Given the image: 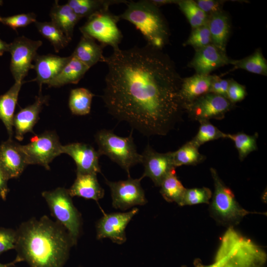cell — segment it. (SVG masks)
Segmentation results:
<instances>
[{
    "mask_svg": "<svg viewBox=\"0 0 267 267\" xmlns=\"http://www.w3.org/2000/svg\"><path fill=\"white\" fill-rule=\"evenodd\" d=\"M103 62L108 70L102 99L112 116L147 136L174 128L185 112L182 78L167 54L147 44L114 49Z\"/></svg>",
    "mask_w": 267,
    "mask_h": 267,
    "instance_id": "obj_1",
    "label": "cell"
},
{
    "mask_svg": "<svg viewBox=\"0 0 267 267\" xmlns=\"http://www.w3.org/2000/svg\"><path fill=\"white\" fill-rule=\"evenodd\" d=\"M16 231V257L30 267H63L72 241L65 228L46 216L22 223Z\"/></svg>",
    "mask_w": 267,
    "mask_h": 267,
    "instance_id": "obj_2",
    "label": "cell"
},
{
    "mask_svg": "<svg viewBox=\"0 0 267 267\" xmlns=\"http://www.w3.org/2000/svg\"><path fill=\"white\" fill-rule=\"evenodd\" d=\"M265 250L233 227H229L221 238L216 253L215 267H265Z\"/></svg>",
    "mask_w": 267,
    "mask_h": 267,
    "instance_id": "obj_3",
    "label": "cell"
},
{
    "mask_svg": "<svg viewBox=\"0 0 267 267\" xmlns=\"http://www.w3.org/2000/svg\"><path fill=\"white\" fill-rule=\"evenodd\" d=\"M120 19L132 23L143 35L147 44L162 49L168 43V26L159 7L151 0L129 1Z\"/></svg>",
    "mask_w": 267,
    "mask_h": 267,
    "instance_id": "obj_4",
    "label": "cell"
},
{
    "mask_svg": "<svg viewBox=\"0 0 267 267\" xmlns=\"http://www.w3.org/2000/svg\"><path fill=\"white\" fill-rule=\"evenodd\" d=\"M210 172L214 192L209 204V211L217 222L228 227H233L247 215L257 213L247 211L238 204L233 192L221 179L215 168H211Z\"/></svg>",
    "mask_w": 267,
    "mask_h": 267,
    "instance_id": "obj_5",
    "label": "cell"
},
{
    "mask_svg": "<svg viewBox=\"0 0 267 267\" xmlns=\"http://www.w3.org/2000/svg\"><path fill=\"white\" fill-rule=\"evenodd\" d=\"M99 155L108 157L119 165L130 177V170L134 166L142 163V154H139L134 142L132 132L126 137L115 134L112 131L101 130L95 135Z\"/></svg>",
    "mask_w": 267,
    "mask_h": 267,
    "instance_id": "obj_6",
    "label": "cell"
},
{
    "mask_svg": "<svg viewBox=\"0 0 267 267\" xmlns=\"http://www.w3.org/2000/svg\"><path fill=\"white\" fill-rule=\"evenodd\" d=\"M56 222L68 232L73 245L77 244L81 227V215L74 205L68 190L58 187L42 193Z\"/></svg>",
    "mask_w": 267,
    "mask_h": 267,
    "instance_id": "obj_7",
    "label": "cell"
},
{
    "mask_svg": "<svg viewBox=\"0 0 267 267\" xmlns=\"http://www.w3.org/2000/svg\"><path fill=\"white\" fill-rule=\"evenodd\" d=\"M120 20L119 15L111 13L109 9L97 12L89 18L80 28L82 34L98 41L103 47L111 46L113 49L119 47L123 36L117 26Z\"/></svg>",
    "mask_w": 267,
    "mask_h": 267,
    "instance_id": "obj_8",
    "label": "cell"
},
{
    "mask_svg": "<svg viewBox=\"0 0 267 267\" xmlns=\"http://www.w3.org/2000/svg\"><path fill=\"white\" fill-rule=\"evenodd\" d=\"M62 146L57 134L46 131L35 135L26 145H22L28 165H40L49 170V164L62 154Z\"/></svg>",
    "mask_w": 267,
    "mask_h": 267,
    "instance_id": "obj_9",
    "label": "cell"
},
{
    "mask_svg": "<svg viewBox=\"0 0 267 267\" xmlns=\"http://www.w3.org/2000/svg\"><path fill=\"white\" fill-rule=\"evenodd\" d=\"M42 44L41 40H32L23 36L15 38L9 44L10 70L15 82H23L29 71L34 69L32 62Z\"/></svg>",
    "mask_w": 267,
    "mask_h": 267,
    "instance_id": "obj_10",
    "label": "cell"
},
{
    "mask_svg": "<svg viewBox=\"0 0 267 267\" xmlns=\"http://www.w3.org/2000/svg\"><path fill=\"white\" fill-rule=\"evenodd\" d=\"M233 106L234 104L227 98L208 92L185 104L184 109L190 119L199 122L209 121L210 119H222Z\"/></svg>",
    "mask_w": 267,
    "mask_h": 267,
    "instance_id": "obj_11",
    "label": "cell"
},
{
    "mask_svg": "<svg viewBox=\"0 0 267 267\" xmlns=\"http://www.w3.org/2000/svg\"><path fill=\"white\" fill-rule=\"evenodd\" d=\"M142 179L141 177L135 179L129 177L127 180L118 181L105 179V183L110 189L113 206L124 210L145 204L147 200L140 184Z\"/></svg>",
    "mask_w": 267,
    "mask_h": 267,
    "instance_id": "obj_12",
    "label": "cell"
},
{
    "mask_svg": "<svg viewBox=\"0 0 267 267\" xmlns=\"http://www.w3.org/2000/svg\"><path fill=\"white\" fill-rule=\"evenodd\" d=\"M138 211L134 208L125 213L104 214L96 224L97 239L108 238L119 244L124 243L126 241V227Z\"/></svg>",
    "mask_w": 267,
    "mask_h": 267,
    "instance_id": "obj_13",
    "label": "cell"
},
{
    "mask_svg": "<svg viewBox=\"0 0 267 267\" xmlns=\"http://www.w3.org/2000/svg\"><path fill=\"white\" fill-rule=\"evenodd\" d=\"M142 156L144 171L141 177L149 178L156 186H160L166 176L176 168L173 165L171 152L159 153L148 145Z\"/></svg>",
    "mask_w": 267,
    "mask_h": 267,
    "instance_id": "obj_14",
    "label": "cell"
},
{
    "mask_svg": "<svg viewBox=\"0 0 267 267\" xmlns=\"http://www.w3.org/2000/svg\"><path fill=\"white\" fill-rule=\"evenodd\" d=\"M233 60L226 55V52L211 43L195 49V53L188 66L193 68L196 74L209 75L220 67L232 64Z\"/></svg>",
    "mask_w": 267,
    "mask_h": 267,
    "instance_id": "obj_15",
    "label": "cell"
},
{
    "mask_svg": "<svg viewBox=\"0 0 267 267\" xmlns=\"http://www.w3.org/2000/svg\"><path fill=\"white\" fill-rule=\"evenodd\" d=\"M62 153L71 156L77 166V173H101L99 164L100 156L90 145L80 142L71 143L62 146Z\"/></svg>",
    "mask_w": 267,
    "mask_h": 267,
    "instance_id": "obj_16",
    "label": "cell"
},
{
    "mask_svg": "<svg viewBox=\"0 0 267 267\" xmlns=\"http://www.w3.org/2000/svg\"><path fill=\"white\" fill-rule=\"evenodd\" d=\"M21 145L9 138L0 145V164L8 179L19 177L28 165Z\"/></svg>",
    "mask_w": 267,
    "mask_h": 267,
    "instance_id": "obj_17",
    "label": "cell"
},
{
    "mask_svg": "<svg viewBox=\"0 0 267 267\" xmlns=\"http://www.w3.org/2000/svg\"><path fill=\"white\" fill-rule=\"evenodd\" d=\"M48 100V96L39 93L34 103L21 108L14 115L13 127L15 128V138L17 140H22L27 133H34L33 127L39 120V114L44 105L46 104Z\"/></svg>",
    "mask_w": 267,
    "mask_h": 267,
    "instance_id": "obj_18",
    "label": "cell"
},
{
    "mask_svg": "<svg viewBox=\"0 0 267 267\" xmlns=\"http://www.w3.org/2000/svg\"><path fill=\"white\" fill-rule=\"evenodd\" d=\"M71 58V55L61 57L54 54H38L34 60V69L37 77L34 80L40 89L43 84H48L60 72Z\"/></svg>",
    "mask_w": 267,
    "mask_h": 267,
    "instance_id": "obj_19",
    "label": "cell"
},
{
    "mask_svg": "<svg viewBox=\"0 0 267 267\" xmlns=\"http://www.w3.org/2000/svg\"><path fill=\"white\" fill-rule=\"evenodd\" d=\"M95 173H77V177L68 189L71 197L78 196L98 201L103 198L104 190L100 186Z\"/></svg>",
    "mask_w": 267,
    "mask_h": 267,
    "instance_id": "obj_20",
    "label": "cell"
},
{
    "mask_svg": "<svg viewBox=\"0 0 267 267\" xmlns=\"http://www.w3.org/2000/svg\"><path fill=\"white\" fill-rule=\"evenodd\" d=\"M213 75L196 74L191 77L182 78L180 95L183 103H189L201 96L208 93Z\"/></svg>",
    "mask_w": 267,
    "mask_h": 267,
    "instance_id": "obj_21",
    "label": "cell"
},
{
    "mask_svg": "<svg viewBox=\"0 0 267 267\" xmlns=\"http://www.w3.org/2000/svg\"><path fill=\"white\" fill-rule=\"evenodd\" d=\"M211 43L226 52V46L230 34V25L229 17L222 10L208 16L207 21Z\"/></svg>",
    "mask_w": 267,
    "mask_h": 267,
    "instance_id": "obj_22",
    "label": "cell"
},
{
    "mask_svg": "<svg viewBox=\"0 0 267 267\" xmlns=\"http://www.w3.org/2000/svg\"><path fill=\"white\" fill-rule=\"evenodd\" d=\"M49 16L51 21L62 31L70 42L73 38L74 28L81 18L67 3L61 5L58 0L54 1Z\"/></svg>",
    "mask_w": 267,
    "mask_h": 267,
    "instance_id": "obj_23",
    "label": "cell"
},
{
    "mask_svg": "<svg viewBox=\"0 0 267 267\" xmlns=\"http://www.w3.org/2000/svg\"><path fill=\"white\" fill-rule=\"evenodd\" d=\"M103 48L93 38L82 34L72 55L90 68L98 62H103Z\"/></svg>",
    "mask_w": 267,
    "mask_h": 267,
    "instance_id": "obj_24",
    "label": "cell"
},
{
    "mask_svg": "<svg viewBox=\"0 0 267 267\" xmlns=\"http://www.w3.org/2000/svg\"><path fill=\"white\" fill-rule=\"evenodd\" d=\"M22 84L23 82H15L7 91L0 95V119L7 130L9 138H12L14 113Z\"/></svg>",
    "mask_w": 267,
    "mask_h": 267,
    "instance_id": "obj_25",
    "label": "cell"
},
{
    "mask_svg": "<svg viewBox=\"0 0 267 267\" xmlns=\"http://www.w3.org/2000/svg\"><path fill=\"white\" fill-rule=\"evenodd\" d=\"M89 68L71 55V58L58 75L47 85L49 87H60L69 84H77Z\"/></svg>",
    "mask_w": 267,
    "mask_h": 267,
    "instance_id": "obj_26",
    "label": "cell"
},
{
    "mask_svg": "<svg viewBox=\"0 0 267 267\" xmlns=\"http://www.w3.org/2000/svg\"><path fill=\"white\" fill-rule=\"evenodd\" d=\"M129 1L123 0H69L67 3L81 19L89 18L101 11L108 10L110 5Z\"/></svg>",
    "mask_w": 267,
    "mask_h": 267,
    "instance_id": "obj_27",
    "label": "cell"
},
{
    "mask_svg": "<svg viewBox=\"0 0 267 267\" xmlns=\"http://www.w3.org/2000/svg\"><path fill=\"white\" fill-rule=\"evenodd\" d=\"M171 155L175 168L183 165H196L206 159V156L199 152L198 147L190 141L183 144L177 150L171 152Z\"/></svg>",
    "mask_w": 267,
    "mask_h": 267,
    "instance_id": "obj_28",
    "label": "cell"
},
{
    "mask_svg": "<svg viewBox=\"0 0 267 267\" xmlns=\"http://www.w3.org/2000/svg\"><path fill=\"white\" fill-rule=\"evenodd\" d=\"M35 24L40 34L50 43L56 52L65 48L70 42L62 31L52 22L36 21Z\"/></svg>",
    "mask_w": 267,
    "mask_h": 267,
    "instance_id": "obj_29",
    "label": "cell"
},
{
    "mask_svg": "<svg viewBox=\"0 0 267 267\" xmlns=\"http://www.w3.org/2000/svg\"><path fill=\"white\" fill-rule=\"evenodd\" d=\"M160 193L169 202H176L179 206L186 188L177 177L175 169L163 179L160 185Z\"/></svg>",
    "mask_w": 267,
    "mask_h": 267,
    "instance_id": "obj_30",
    "label": "cell"
},
{
    "mask_svg": "<svg viewBox=\"0 0 267 267\" xmlns=\"http://www.w3.org/2000/svg\"><path fill=\"white\" fill-rule=\"evenodd\" d=\"M94 94L88 89L79 88L71 90L69 107L72 113L76 115H86L89 113Z\"/></svg>",
    "mask_w": 267,
    "mask_h": 267,
    "instance_id": "obj_31",
    "label": "cell"
},
{
    "mask_svg": "<svg viewBox=\"0 0 267 267\" xmlns=\"http://www.w3.org/2000/svg\"><path fill=\"white\" fill-rule=\"evenodd\" d=\"M231 65L234 69H241L254 74L267 75V62L260 49L243 59L234 60Z\"/></svg>",
    "mask_w": 267,
    "mask_h": 267,
    "instance_id": "obj_32",
    "label": "cell"
},
{
    "mask_svg": "<svg viewBox=\"0 0 267 267\" xmlns=\"http://www.w3.org/2000/svg\"><path fill=\"white\" fill-rule=\"evenodd\" d=\"M258 133L254 135H248L243 133L235 134H225V138H229L234 142L238 152L239 159L243 161L252 152L258 149L257 139Z\"/></svg>",
    "mask_w": 267,
    "mask_h": 267,
    "instance_id": "obj_33",
    "label": "cell"
},
{
    "mask_svg": "<svg viewBox=\"0 0 267 267\" xmlns=\"http://www.w3.org/2000/svg\"><path fill=\"white\" fill-rule=\"evenodd\" d=\"M177 4L186 17L192 29L207 23L208 16L199 8L195 1L181 0H178Z\"/></svg>",
    "mask_w": 267,
    "mask_h": 267,
    "instance_id": "obj_34",
    "label": "cell"
},
{
    "mask_svg": "<svg viewBox=\"0 0 267 267\" xmlns=\"http://www.w3.org/2000/svg\"><path fill=\"white\" fill-rule=\"evenodd\" d=\"M200 127L196 135L190 140L194 145L199 147L207 142L219 139L225 138L224 133L214 126L209 120L199 122Z\"/></svg>",
    "mask_w": 267,
    "mask_h": 267,
    "instance_id": "obj_35",
    "label": "cell"
},
{
    "mask_svg": "<svg viewBox=\"0 0 267 267\" xmlns=\"http://www.w3.org/2000/svg\"><path fill=\"white\" fill-rule=\"evenodd\" d=\"M212 196V192L207 187L186 188L179 206L209 204Z\"/></svg>",
    "mask_w": 267,
    "mask_h": 267,
    "instance_id": "obj_36",
    "label": "cell"
},
{
    "mask_svg": "<svg viewBox=\"0 0 267 267\" xmlns=\"http://www.w3.org/2000/svg\"><path fill=\"white\" fill-rule=\"evenodd\" d=\"M211 44V38L208 23L193 29L184 45H190L195 49L204 47Z\"/></svg>",
    "mask_w": 267,
    "mask_h": 267,
    "instance_id": "obj_37",
    "label": "cell"
},
{
    "mask_svg": "<svg viewBox=\"0 0 267 267\" xmlns=\"http://www.w3.org/2000/svg\"><path fill=\"white\" fill-rule=\"evenodd\" d=\"M36 21V15L33 12L18 14L8 17L0 16V22L14 30H16L18 28L25 27Z\"/></svg>",
    "mask_w": 267,
    "mask_h": 267,
    "instance_id": "obj_38",
    "label": "cell"
},
{
    "mask_svg": "<svg viewBox=\"0 0 267 267\" xmlns=\"http://www.w3.org/2000/svg\"><path fill=\"white\" fill-rule=\"evenodd\" d=\"M16 241L15 230L0 227V255L9 250L15 249Z\"/></svg>",
    "mask_w": 267,
    "mask_h": 267,
    "instance_id": "obj_39",
    "label": "cell"
},
{
    "mask_svg": "<svg viewBox=\"0 0 267 267\" xmlns=\"http://www.w3.org/2000/svg\"><path fill=\"white\" fill-rule=\"evenodd\" d=\"M247 94L245 87L236 81L230 80L226 98L233 104L244 99Z\"/></svg>",
    "mask_w": 267,
    "mask_h": 267,
    "instance_id": "obj_40",
    "label": "cell"
},
{
    "mask_svg": "<svg viewBox=\"0 0 267 267\" xmlns=\"http://www.w3.org/2000/svg\"><path fill=\"white\" fill-rule=\"evenodd\" d=\"M230 80L222 79L217 76L213 75L209 92L220 95L226 98Z\"/></svg>",
    "mask_w": 267,
    "mask_h": 267,
    "instance_id": "obj_41",
    "label": "cell"
},
{
    "mask_svg": "<svg viewBox=\"0 0 267 267\" xmlns=\"http://www.w3.org/2000/svg\"><path fill=\"white\" fill-rule=\"evenodd\" d=\"M199 8L208 16L222 9L223 1L198 0L195 1Z\"/></svg>",
    "mask_w": 267,
    "mask_h": 267,
    "instance_id": "obj_42",
    "label": "cell"
},
{
    "mask_svg": "<svg viewBox=\"0 0 267 267\" xmlns=\"http://www.w3.org/2000/svg\"><path fill=\"white\" fill-rule=\"evenodd\" d=\"M8 178L0 164V197L5 200L9 189L7 186Z\"/></svg>",
    "mask_w": 267,
    "mask_h": 267,
    "instance_id": "obj_43",
    "label": "cell"
},
{
    "mask_svg": "<svg viewBox=\"0 0 267 267\" xmlns=\"http://www.w3.org/2000/svg\"><path fill=\"white\" fill-rule=\"evenodd\" d=\"M178 0H151V1L156 6H159L170 3H176Z\"/></svg>",
    "mask_w": 267,
    "mask_h": 267,
    "instance_id": "obj_44",
    "label": "cell"
},
{
    "mask_svg": "<svg viewBox=\"0 0 267 267\" xmlns=\"http://www.w3.org/2000/svg\"><path fill=\"white\" fill-rule=\"evenodd\" d=\"M9 44L0 38V56H2L5 52L8 51Z\"/></svg>",
    "mask_w": 267,
    "mask_h": 267,
    "instance_id": "obj_45",
    "label": "cell"
},
{
    "mask_svg": "<svg viewBox=\"0 0 267 267\" xmlns=\"http://www.w3.org/2000/svg\"><path fill=\"white\" fill-rule=\"evenodd\" d=\"M193 264L194 267H215L213 263L209 265H204L202 263V261L199 259H196L194 261Z\"/></svg>",
    "mask_w": 267,
    "mask_h": 267,
    "instance_id": "obj_46",
    "label": "cell"
},
{
    "mask_svg": "<svg viewBox=\"0 0 267 267\" xmlns=\"http://www.w3.org/2000/svg\"><path fill=\"white\" fill-rule=\"evenodd\" d=\"M20 262V260L18 258L16 257L15 259L10 263L5 264L0 263V267H13L15 266L16 264Z\"/></svg>",
    "mask_w": 267,
    "mask_h": 267,
    "instance_id": "obj_47",
    "label": "cell"
},
{
    "mask_svg": "<svg viewBox=\"0 0 267 267\" xmlns=\"http://www.w3.org/2000/svg\"><path fill=\"white\" fill-rule=\"evenodd\" d=\"M2 0H0V5H1L2 4Z\"/></svg>",
    "mask_w": 267,
    "mask_h": 267,
    "instance_id": "obj_48",
    "label": "cell"
},
{
    "mask_svg": "<svg viewBox=\"0 0 267 267\" xmlns=\"http://www.w3.org/2000/svg\"><path fill=\"white\" fill-rule=\"evenodd\" d=\"M181 267H187L186 266H182Z\"/></svg>",
    "mask_w": 267,
    "mask_h": 267,
    "instance_id": "obj_49",
    "label": "cell"
}]
</instances>
